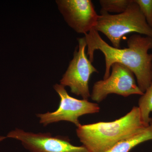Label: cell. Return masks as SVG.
I'll list each match as a JSON object with an SVG mask.
<instances>
[{
	"mask_svg": "<svg viewBox=\"0 0 152 152\" xmlns=\"http://www.w3.org/2000/svg\"><path fill=\"white\" fill-rule=\"evenodd\" d=\"M111 73L107 78L94 84L91 94L92 99L99 103L111 94L126 97L132 95H142L136 83L134 74L126 66L119 63L112 65Z\"/></svg>",
	"mask_w": 152,
	"mask_h": 152,
	"instance_id": "obj_6",
	"label": "cell"
},
{
	"mask_svg": "<svg viewBox=\"0 0 152 152\" xmlns=\"http://www.w3.org/2000/svg\"><path fill=\"white\" fill-rule=\"evenodd\" d=\"M152 140V118L149 125L143 129L123 140L104 152H129L138 145Z\"/></svg>",
	"mask_w": 152,
	"mask_h": 152,
	"instance_id": "obj_9",
	"label": "cell"
},
{
	"mask_svg": "<svg viewBox=\"0 0 152 152\" xmlns=\"http://www.w3.org/2000/svg\"><path fill=\"white\" fill-rule=\"evenodd\" d=\"M148 126L142 120L138 107H134L125 115L113 121L80 124L76 133L89 151L104 152Z\"/></svg>",
	"mask_w": 152,
	"mask_h": 152,
	"instance_id": "obj_2",
	"label": "cell"
},
{
	"mask_svg": "<svg viewBox=\"0 0 152 152\" xmlns=\"http://www.w3.org/2000/svg\"><path fill=\"white\" fill-rule=\"evenodd\" d=\"M53 88L60 97L58 108L54 112L37 114L40 124L45 126L52 123L66 121L73 123L77 127L81 124L79 120L80 117L96 113L100 110L97 104L71 96L62 85L56 84Z\"/></svg>",
	"mask_w": 152,
	"mask_h": 152,
	"instance_id": "obj_5",
	"label": "cell"
},
{
	"mask_svg": "<svg viewBox=\"0 0 152 152\" xmlns=\"http://www.w3.org/2000/svg\"><path fill=\"white\" fill-rule=\"evenodd\" d=\"M138 5L148 24L152 28V0H134Z\"/></svg>",
	"mask_w": 152,
	"mask_h": 152,
	"instance_id": "obj_12",
	"label": "cell"
},
{
	"mask_svg": "<svg viewBox=\"0 0 152 152\" xmlns=\"http://www.w3.org/2000/svg\"><path fill=\"white\" fill-rule=\"evenodd\" d=\"M7 137L20 141L30 152H90L84 146L71 144L67 137H53L50 133L29 132L16 128L8 134Z\"/></svg>",
	"mask_w": 152,
	"mask_h": 152,
	"instance_id": "obj_7",
	"label": "cell"
},
{
	"mask_svg": "<svg viewBox=\"0 0 152 152\" xmlns=\"http://www.w3.org/2000/svg\"><path fill=\"white\" fill-rule=\"evenodd\" d=\"M78 46L75 49L72 59L60 80V84L70 88L71 92L87 100L91 97L89 87L90 77L99 71L93 65L86 54V42L85 37L78 38Z\"/></svg>",
	"mask_w": 152,
	"mask_h": 152,
	"instance_id": "obj_4",
	"label": "cell"
},
{
	"mask_svg": "<svg viewBox=\"0 0 152 152\" xmlns=\"http://www.w3.org/2000/svg\"><path fill=\"white\" fill-rule=\"evenodd\" d=\"M7 137H3V136H0V142L3 141L4 140L6 139Z\"/></svg>",
	"mask_w": 152,
	"mask_h": 152,
	"instance_id": "obj_13",
	"label": "cell"
},
{
	"mask_svg": "<svg viewBox=\"0 0 152 152\" xmlns=\"http://www.w3.org/2000/svg\"><path fill=\"white\" fill-rule=\"evenodd\" d=\"M57 3L67 23L76 32L86 34L96 24L99 15L91 0H60Z\"/></svg>",
	"mask_w": 152,
	"mask_h": 152,
	"instance_id": "obj_8",
	"label": "cell"
},
{
	"mask_svg": "<svg viewBox=\"0 0 152 152\" xmlns=\"http://www.w3.org/2000/svg\"><path fill=\"white\" fill-rule=\"evenodd\" d=\"M94 29L105 35L116 48H120L121 40L127 34L137 33L152 37V28L134 0L121 13L112 15L100 11Z\"/></svg>",
	"mask_w": 152,
	"mask_h": 152,
	"instance_id": "obj_3",
	"label": "cell"
},
{
	"mask_svg": "<svg viewBox=\"0 0 152 152\" xmlns=\"http://www.w3.org/2000/svg\"><path fill=\"white\" fill-rule=\"evenodd\" d=\"M138 107L140 111L142 119L146 125H148L152 113V82L138 101Z\"/></svg>",
	"mask_w": 152,
	"mask_h": 152,
	"instance_id": "obj_10",
	"label": "cell"
},
{
	"mask_svg": "<svg viewBox=\"0 0 152 152\" xmlns=\"http://www.w3.org/2000/svg\"><path fill=\"white\" fill-rule=\"evenodd\" d=\"M132 0H100V11L120 14L126 10Z\"/></svg>",
	"mask_w": 152,
	"mask_h": 152,
	"instance_id": "obj_11",
	"label": "cell"
},
{
	"mask_svg": "<svg viewBox=\"0 0 152 152\" xmlns=\"http://www.w3.org/2000/svg\"><path fill=\"white\" fill-rule=\"evenodd\" d=\"M85 38L88 47L87 56L92 63L95 51L103 53L105 61V70L103 79L110 74L112 65L118 63L129 68L135 76L139 88L144 93L152 82V37L139 34L131 36L127 41L128 48H116L101 37L99 32L92 29Z\"/></svg>",
	"mask_w": 152,
	"mask_h": 152,
	"instance_id": "obj_1",
	"label": "cell"
}]
</instances>
